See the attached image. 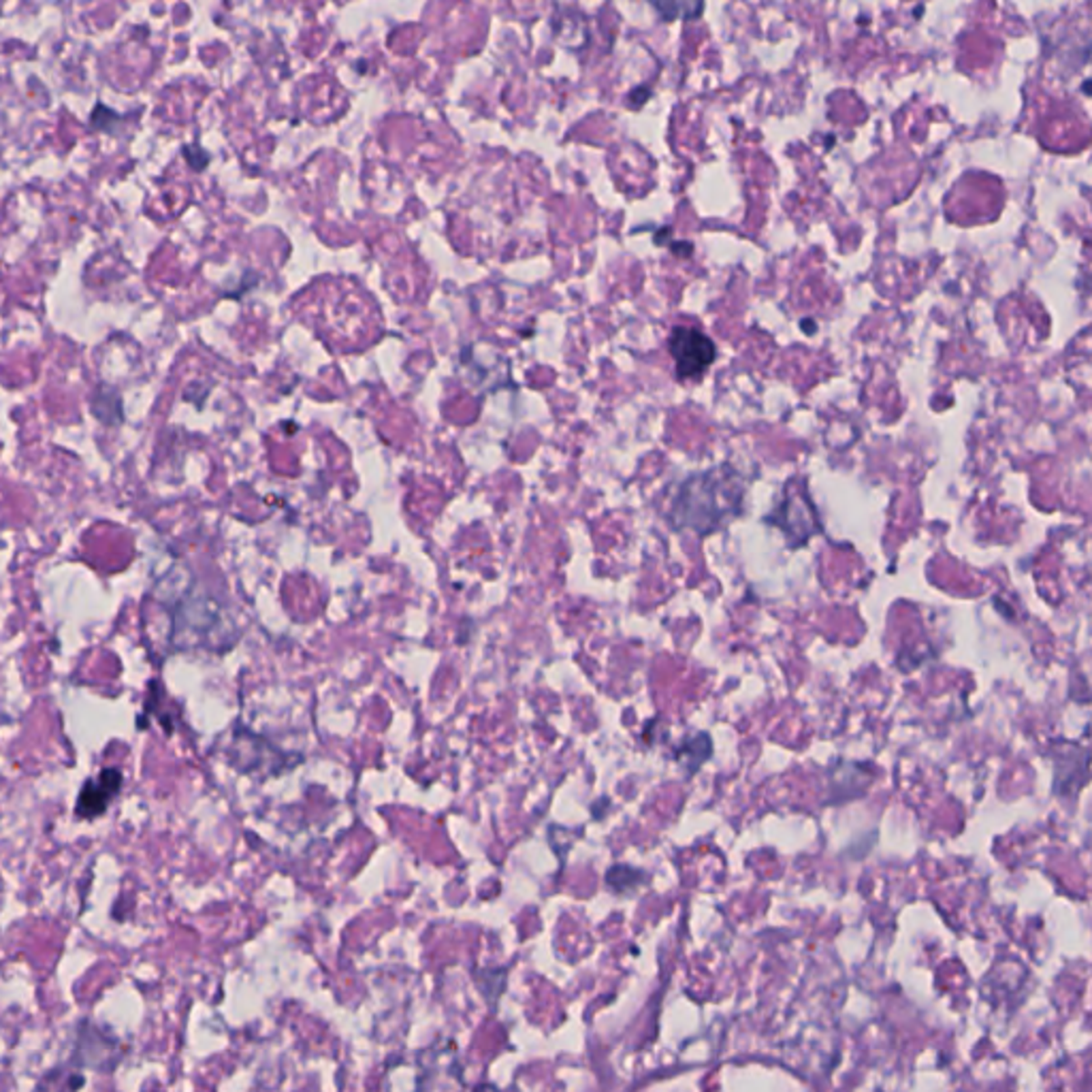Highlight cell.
<instances>
[{
	"label": "cell",
	"instance_id": "obj_4",
	"mask_svg": "<svg viewBox=\"0 0 1092 1092\" xmlns=\"http://www.w3.org/2000/svg\"><path fill=\"white\" fill-rule=\"evenodd\" d=\"M122 785V775L118 773V770H105L103 775H100L99 784H86L84 790H81V796H79V803H78V813L81 817H94V816H100V813L105 811V806L109 800L113 798V794L118 792V787Z\"/></svg>",
	"mask_w": 1092,
	"mask_h": 1092
},
{
	"label": "cell",
	"instance_id": "obj_5",
	"mask_svg": "<svg viewBox=\"0 0 1092 1092\" xmlns=\"http://www.w3.org/2000/svg\"><path fill=\"white\" fill-rule=\"evenodd\" d=\"M685 751H692V757L687 762L690 764V775L696 773V770L702 766V764L709 760L711 754H712V744H711V736L709 734H696L692 738V741H687L683 744Z\"/></svg>",
	"mask_w": 1092,
	"mask_h": 1092
},
{
	"label": "cell",
	"instance_id": "obj_6",
	"mask_svg": "<svg viewBox=\"0 0 1092 1092\" xmlns=\"http://www.w3.org/2000/svg\"><path fill=\"white\" fill-rule=\"evenodd\" d=\"M653 7L658 9L660 14L666 17V20H674V17H681V16H683V20H696V17L704 11L702 3H666V5L655 3Z\"/></svg>",
	"mask_w": 1092,
	"mask_h": 1092
},
{
	"label": "cell",
	"instance_id": "obj_2",
	"mask_svg": "<svg viewBox=\"0 0 1092 1092\" xmlns=\"http://www.w3.org/2000/svg\"><path fill=\"white\" fill-rule=\"evenodd\" d=\"M668 348L674 359L679 380H700L717 357L715 344L696 327H677L668 339Z\"/></svg>",
	"mask_w": 1092,
	"mask_h": 1092
},
{
	"label": "cell",
	"instance_id": "obj_3",
	"mask_svg": "<svg viewBox=\"0 0 1092 1092\" xmlns=\"http://www.w3.org/2000/svg\"><path fill=\"white\" fill-rule=\"evenodd\" d=\"M766 521L779 525L790 538H798V542H805L819 529L816 510L805 489H798V494H792V489L784 491V502L776 506L775 515L766 516Z\"/></svg>",
	"mask_w": 1092,
	"mask_h": 1092
},
{
	"label": "cell",
	"instance_id": "obj_1",
	"mask_svg": "<svg viewBox=\"0 0 1092 1092\" xmlns=\"http://www.w3.org/2000/svg\"><path fill=\"white\" fill-rule=\"evenodd\" d=\"M743 487L730 467H712L704 474L683 483L671 510V523L677 529H692L700 536L712 534L722 521L738 515Z\"/></svg>",
	"mask_w": 1092,
	"mask_h": 1092
}]
</instances>
